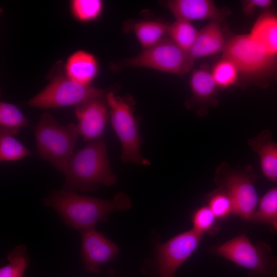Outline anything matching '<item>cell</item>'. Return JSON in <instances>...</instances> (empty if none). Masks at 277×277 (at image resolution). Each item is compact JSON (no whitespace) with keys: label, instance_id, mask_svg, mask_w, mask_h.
Returning <instances> with one entry per match:
<instances>
[{"label":"cell","instance_id":"cell-16","mask_svg":"<svg viewBox=\"0 0 277 277\" xmlns=\"http://www.w3.org/2000/svg\"><path fill=\"white\" fill-rule=\"evenodd\" d=\"M251 148L260 156L263 175L273 183H277V143L271 138V132L264 130L248 141Z\"/></svg>","mask_w":277,"mask_h":277},{"label":"cell","instance_id":"cell-17","mask_svg":"<svg viewBox=\"0 0 277 277\" xmlns=\"http://www.w3.org/2000/svg\"><path fill=\"white\" fill-rule=\"evenodd\" d=\"M66 76L81 84L90 85L98 71L95 57L84 50L77 51L67 59L65 66Z\"/></svg>","mask_w":277,"mask_h":277},{"label":"cell","instance_id":"cell-3","mask_svg":"<svg viewBox=\"0 0 277 277\" xmlns=\"http://www.w3.org/2000/svg\"><path fill=\"white\" fill-rule=\"evenodd\" d=\"M34 134L40 157L65 174L79 135L76 124L62 125L49 113L44 112Z\"/></svg>","mask_w":277,"mask_h":277},{"label":"cell","instance_id":"cell-12","mask_svg":"<svg viewBox=\"0 0 277 277\" xmlns=\"http://www.w3.org/2000/svg\"><path fill=\"white\" fill-rule=\"evenodd\" d=\"M105 96L75 106L77 132L88 143L102 138L108 117Z\"/></svg>","mask_w":277,"mask_h":277},{"label":"cell","instance_id":"cell-11","mask_svg":"<svg viewBox=\"0 0 277 277\" xmlns=\"http://www.w3.org/2000/svg\"><path fill=\"white\" fill-rule=\"evenodd\" d=\"M78 232L81 256L86 271L98 272L103 265L113 261L118 254L117 245L94 227Z\"/></svg>","mask_w":277,"mask_h":277},{"label":"cell","instance_id":"cell-13","mask_svg":"<svg viewBox=\"0 0 277 277\" xmlns=\"http://www.w3.org/2000/svg\"><path fill=\"white\" fill-rule=\"evenodd\" d=\"M168 9L176 19L189 22L203 19H218L223 14L210 0H169L166 2Z\"/></svg>","mask_w":277,"mask_h":277},{"label":"cell","instance_id":"cell-21","mask_svg":"<svg viewBox=\"0 0 277 277\" xmlns=\"http://www.w3.org/2000/svg\"><path fill=\"white\" fill-rule=\"evenodd\" d=\"M198 32L190 22L184 19H176L168 26L169 37L188 52L194 44Z\"/></svg>","mask_w":277,"mask_h":277},{"label":"cell","instance_id":"cell-1","mask_svg":"<svg viewBox=\"0 0 277 277\" xmlns=\"http://www.w3.org/2000/svg\"><path fill=\"white\" fill-rule=\"evenodd\" d=\"M43 204L53 209L68 226L78 231L94 227L97 223L107 221L111 213L131 207L130 197L123 192L116 193L112 200H104L64 189L49 192Z\"/></svg>","mask_w":277,"mask_h":277},{"label":"cell","instance_id":"cell-23","mask_svg":"<svg viewBox=\"0 0 277 277\" xmlns=\"http://www.w3.org/2000/svg\"><path fill=\"white\" fill-rule=\"evenodd\" d=\"M8 263L0 269V277H23L29 263L26 247L19 245L10 251L7 256Z\"/></svg>","mask_w":277,"mask_h":277},{"label":"cell","instance_id":"cell-22","mask_svg":"<svg viewBox=\"0 0 277 277\" xmlns=\"http://www.w3.org/2000/svg\"><path fill=\"white\" fill-rule=\"evenodd\" d=\"M13 134L0 129V161H16L32 153Z\"/></svg>","mask_w":277,"mask_h":277},{"label":"cell","instance_id":"cell-7","mask_svg":"<svg viewBox=\"0 0 277 277\" xmlns=\"http://www.w3.org/2000/svg\"><path fill=\"white\" fill-rule=\"evenodd\" d=\"M258 177L250 165L243 169H232L226 163L217 168L214 181L231 199L234 214L246 221H251L259 201L254 183Z\"/></svg>","mask_w":277,"mask_h":277},{"label":"cell","instance_id":"cell-14","mask_svg":"<svg viewBox=\"0 0 277 277\" xmlns=\"http://www.w3.org/2000/svg\"><path fill=\"white\" fill-rule=\"evenodd\" d=\"M220 23L221 20H211L199 31L196 39L188 52L194 60L223 52L227 40Z\"/></svg>","mask_w":277,"mask_h":277},{"label":"cell","instance_id":"cell-28","mask_svg":"<svg viewBox=\"0 0 277 277\" xmlns=\"http://www.w3.org/2000/svg\"><path fill=\"white\" fill-rule=\"evenodd\" d=\"M214 80L219 88H228L233 86L240 75L235 65L222 57L211 70Z\"/></svg>","mask_w":277,"mask_h":277},{"label":"cell","instance_id":"cell-19","mask_svg":"<svg viewBox=\"0 0 277 277\" xmlns=\"http://www.w3.org/2000/svg\"><path fill=\"white\" fill-rule=\"evenodd\" d=\"M251 222L266 224L272 232H277V186L270 189L259 199Z\"/></svg>","mask_w":277,"mask_h":277},{"label":"cell","instance_id":"cell-8","mask_svg":"<svg viewBox=\"0 0 277 277\" xmlns=\"http://www.w3.org/2000/svg\"><path fill=\"white\" fill-rule=\"evenodd\" d=\"M107 93L102 89L78 83L66 76H57L26 104L44 109L76 106L104 97Z\"/></svg>","mask_w":277,"mask_h":277},{"label":"cell","instance_id":"cell-26","mask_svg":"<svg viewBox=\"0 0 277 277\" xmlns=\"http://www.w3.org/2000/svg\"><path fill=\"white\" fill-rule=\"evenodd\" d=\"M218 221L210 209L205 205L192 213V229L202 235L207 233L213 235L219 230Z\"/></svg>","mask_w":277,"mask_h":277},{"label":"cell","instance_id":"cell-29","mask_svg":"<svg viewBox=\"0 0 277 277\" xmlns=\"http://www.w3.org/2000/svg\"><path fill=\"white\" fill-rule=\"evenodd\" d=\"M272 4L271 0H246L243 1L242 10L245 14L251 15L257 9H268Z\"/></svg>","mask_w":277,"mask_h":277},{"label":"cell","instance_id":"cell-18","mask_svg":"<svg viewBox=\"0 0 277 277\" xmlns=\"http://www.w3.org/2000/svg\"><path fill=\"white\" fill-rule=\"evenodd\" d=\"M249 34L269 53L277 55V15L274 13L268 10L262 13Z\"/></svg>","mask_w":277,"mask_h":277},{"label":"cell","instance_id":"cell-25","mask_svg":"<svg viewBox=\"0 0 277 277\" xmlns=\"http://www.w3.org/2000/svg\"><path fill=\"white\" fill-rule=\"evenodd\" d=\"M28 118L15 105L4 102L0 103V128L20 132L22 127L30 126Z\"/></svg>","mask_w":277,"mask_h":277},{"label":"cell","instance_id":"cell-2","mask_svg":"<svg viewBox=\"0 0 277 277\" xmlns=\"http://www.w3.org/2000/svg\"><path fill=\"white\" fill-rule=\"evenodd\" d=\"M65 175V190L91 192L101 186L114 185L117 177L111 169L104 140L88 142L74 151Z\"/></svg>","mask_w":277,"mask_h":277},{"label":"cell","instance_id":"cell-10","mask_svg":"<svg viewBox=\"0 0 277 277\" xmlns=\"http://www.w3.org/2000/svg\"><path fill=\"white\" fill-rule=\"evenodd\" d=\"M203 236L191 229L159 245L156 250L159 277H174L177 269L196 250Z\"/></svg>","mask_w":277,"mask_h":277},{"label":"cell","instance_id":"cell-24","mask_svg":"<svg viewBox=\"0 0 277 277\" xmlns=\"http://www.w3.org/2000/svg\"><path fill=\"white\" fill-rule=\"evenodd\" d=\"M206 205L212 211L218 220H225L234 214L232 201L228 194L216 188L207 194L205 198Z\"/></svg>","mask_w":277,"mask_h":277},{"label":"cell","instance_id":"cell-9","mask_svg":"<svg viewBox=\"0 0 277 277\" xmlns=\"http://www.w3.org/2000/svg\"><path fill=\"white\" fill-rule=\"evenodd\" d=\"M194 61L188 52L180 48L168 37L145 49L137 55L124 61L122 65L148 68L183 75L191 70Z\"/></svg>","mask_w":277,"mask_h":277},{"label":"cell","instance_id":"cell-27","mask_svg":"<svg viewBox=\"0 0 277 277\" xmlns=\"http://www.w3.org/2000/svg\"><path fill=\"white\" fill-rule=\"evenodd\" d=\"M103 9L100 0H73L70 10L73 16L81 22H89L97 18Z\"/></svg>","mask_w":277,"mask_h":277},{"label":"cell","instance_id":"cell-4","mask_svg":"<svg viewBox=\"0 0 277 277\" xmlns=\"http://www.w3.org/2000/svg\"><path fill=\"white\" fill-rule=\"evenodd\" d=\"M105 99L111 125L122 146L121 161L150 166V162L141 154L143 141L139 132L140 121L134 114V100L129 96H116L112 91L106 93Z\"/></svg>","mask_w":277,"mask_h":277},{"label":"cell","instance_id":"cell-20","mask_svg":"<svg viewBox=\"0 0 277 277\" xmlns=\"http://www.w3.org/2000/svg\"><path fill=\"white\" fill-rule=\"evenodd\" d=\"M168 24L151 21L138 22L133 26V31L141 45L149 48L164 38L167 34Z\"/></svg>","mask_w":277,"mask_h":277},{"label":"cell","instance_id":"cell-15","mask_svg":"<svg viewBox=\"0 0 277 277\" xmlns=\"http://www.w3.org/2000/svg\"><path fill=\"white\" fill-rule=\"evenodd\" d=\"M190 87L193 102L200 106L197 113L205 115L208 105L216 104L215 98L219 87L213 77L211 70L205 67L194 70L190 76Z\"/></svg>","mask_w":277,"mask_h":277},{"label":"cell","instance_id":"cell-6","mask_svg":"<svg viewBox=\"0 0 277 277\" xmlns=\"http://www.w3.org/2000/svg\"><path fill=\"white\" fill-rule=\"evenodd\" d=\"M222 55L246 78L267 79L277 75V55L269 53L249 34L235 35L227 39Z\"/></svg>","mask_w":277,"mask_h":277},{"label":"cell","instance_id":"cell-5","mask_svg":"<svg viewBox=\"0 0 277 277\" xmlns=\"http://www.w3.org/2000/svg\"><path fill=\"white\" fill-rule=\"evenodd\" d=\"M210 252L247 269L248 277H277V258L270 246L253 244L245 234L212 246Z\"/></svg>","mask_w":277,"mask_h":277}]
</instances>
